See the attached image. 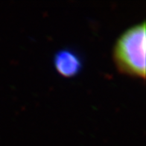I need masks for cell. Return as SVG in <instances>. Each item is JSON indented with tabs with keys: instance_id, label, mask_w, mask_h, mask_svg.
<instances>
[{
	"instance_id": "cell-1",
	"label": "cell",
	"mask_w": 146,
	"mask_h": 146,
	"mask_svg": "<svg viewBox=\"0 0 146 146\" xmlns=\"http://www.w3.org/2000/svg\"><path fill=\"white\" fill-rule=\"evenodd\" d=\"M118 69L124 73L145 77V23L126 29L116 40L113 51Z\"/></svg>"
},
{
	"instance_id": "cell-2",
	"label": "cell",
	"mask_w": 146,
	"mask_h": 146,
	"mask_svg": "<svg viewBox=\"0 0 146 146\" xmlns=\"http://www.w3.org/2000/svg\"><path fill=\"white\" fill-rule=\"evenodd\" d=\"M54 64L57 71L65 77L76 75L81 70V60L71 49H61L54 55Z\"/></svg>"
}]
</instances>
